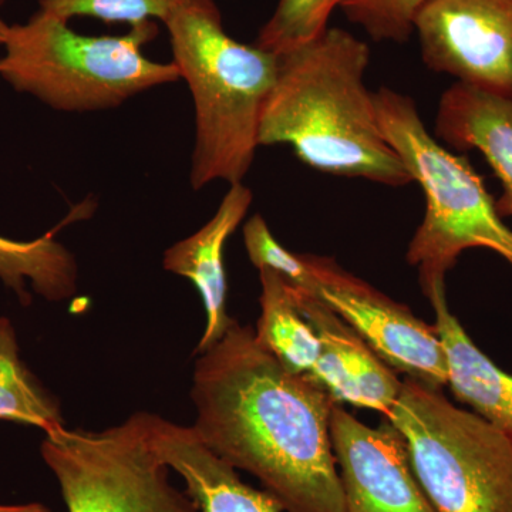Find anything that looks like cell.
I'll return each instance as SVG.
<instances>
[{"instance_id": "cell-5", "label": "cell", "mask_w": 512, "mask_h": 512, "mask_svg": "<svg viewBox=\"0 0 512 512\" xmlns=\"http://www.w3.org/2000/svg\"><path fill=\"white\" fill-rule=\"evenodd\" d=\"M373 97L384 137L426 195V215L406 255L419 269L424 295L446 285L448 271L467 249H488L512 266V229L468 158L431 136L412 97L389 87Z\"/></svg>"}, {"instance_id": "cell-2", "label": "cell", "mask_w": 512, "mask_h": 512, "mask_svg": "<svg viewBox=\"0 0 512 512\" xmlns=\"http://www.w3.org/2000/svg\"><path fill=\"white\" fill-rule=\"evenodd\" d=\"M279 56L259 123V147L285 144L320 173L387 187L414 183L384 137L366 86L370 49L348 30L322 35Z\"/></svg>"}, {"instance_id": "cell-18", "label": "cell", "mask_w": 512, "mask_h": 512, "mask_svg": "<svg viewBox=\"0 0 512 512\" xmlns=\"http://www.w3.org/2000/svg\"><path fill=\"white\" fill-rule=\"evenodd\" d=\"M0 420L39 427L46 434L64 427L59 406L20 360L15 329L6 318H0Z\"/></svg>"}, {"instance_id": "cell-6", "label": "cell", "mask_w": 512, "mask_h": 512, "mask_svg": "<svg viewBox=\"0 0 512 512\" xmlns=\"http://www.w3.org/2000/svg\"><path fill=\"white\" fill-rule=\"evenodd\" d=\"M387 420L437 512H512V440L503 431L412 379Z\"/></svg>"}, {"instance_id": "cell-10", "label": "cell", "mask_w": 512, "mask_h": 512, "mask_svg": "<svg viewBox=\"0 0 512 512\" xmlns=\"http://www.w3.org/2000/svg\"><path fill=\"white\" fill-rule=\"evenodd\" d=\"M330 436L346 512H437L414 473L406 441L389 420L373 429L336 404Z\"/></svg>"}, {"instance_id": "cell-3", "label": "cell", "mask_w": 512, "mask_h": 512, "mask_svg": "<svg viewBox=\"0 0 512 512\" xmlns=\"http://www.w3.org/2000/svg\"><path fill=\"white\" fill-rule=\"evenodd\" d=\"M173 63L194 100L191 187L242 183L258 150L259 123L279 56L232 39L214 0H191L165 20Z\"/></svg>"}, {"instance_id": "cell-24", "label": "cell", "mask_w": 512, "mask_h": 512, "mask_svg": "<svg viewBox=\"0 0 512 512\" xmlns=\"http://www.w3.org/2000/svg\"><path fill=\"white\" fill-rule=\"evenodd\" d=\"M9 26L10 25H8L5 20L0 18V49H2L3 42H5V37L8 35Z\"/></svg>"}, {"instance_id": "cell-22", "label": "cell", "mask_w": 512, "mask_h": 512, "mask_svg": "<svg viewBox=\"0 0 512 512\" xmlns=\"http://www.w3.org/2000/svg\"><path fill=\"white\" fill-rule=\"evenodd\" d=\"M429 0H345L346 18L366 30L375 42L406 43L417 13Z\"/></svg>"}, {"instance_id": "cell-25", "label": "cell", "mask_w": 512, "mask_h": 512, "mask_svg": "<svg viewBox=\"0 0 512 512\" xmlns=\"http://www.w3.org/2000/svg\"><path fill=\"white\" fill-rule=\"evenodd\" d=\"M0 2H2V0H0Z\"/></svg>"}, {"instance_id": "cell-9", "label": "cell", "mask_w": 512, "mask_h": 512, "mask_svg": "<svg viewBox=\"0 0 512 512\" xmlns=\"http://www.w3.org/2000/svg\"><path fill=\"white\" fill-rule=\"evenodd\" d=\"M414 33L430 70L512 100V0H429Z\"/></svg>"}, {"instance_id": "cell-15", "label": "cell", "mask_w": 512, "mask_h": 512, "mask_svg": "<svg viewBox=\"0 0 512 512\" xmlns=\"http://www.w3.org/2000/svg\"><path fill=\"white\" fill-rule=\"evenodd\" d=\"M447 359L451 392L512 440V376L477 348L448 308L446 285L427 293Z\"/></svg>"}, {"instance_id": "cell-7", "label": "cell", "mask_w": 512, "mask_h": 512, "mask_svg": "<svg viewBox=\"0 0 512 512\" xmlns=\"http://www.w3.org/2000/svg\"><path fill=\"white\" fill-rule=\"evenodd\" d=\"M40 450L69 512H198L170 481L150 413L97 433L63 427L46 434Z\"/></svg>"}, {"instance_id": "cell-14", "label": "cell", "mask_w": 512, "mask_h": 512, "mask_svg": "<svg viewBox=\"0 0 512 512\" xmlns=\"http://www.w3.org/2000/svg\"><path fill=\"white\" fill-rule=\"evenodd\" d=\"M434 133L453 150L483 154L503 187L495 208L512 217V100L456 82L441 94Z\"/></svg>"}, {"instance_id": "cell-21", "label": "cell", "mask_w": 512, "mask_h": 512, "mask_svg": "<svg viewBox=\"0 0 512 512\" xmlns=\"http://www.w3.org/2000/svg\"><path fill=\"white\" fill-rule=\"evenodd\" d=\"M244 242L252 264L261 269L275 272L285 279L286 284L303 292L318 291V281L308 254H293L282 247L272 235L262 215L256 214L245 224Z\"/></svg>"}, {"instance_id": "cell-11", "label": "cell", "mask_w": 512, "mask_h": 512, "mask_svg": "<svg viewBox=\"0 0 512 512\" xmlns=\"http://www.w3.org/2000/svg\"><path fill=\"white\" fill-rule=\"evenodd\" d=\"M291 289L320 342L318 360L308 375L336 403L373 410L389 419L403 380L318 295Z\"/></svg>"}, {"instance_id": "cell-13", "label": "cell", "mask_w": 512, "mask_h": 512, "mask_svg": "<svg viewBox=\"0 0 512 512\" xmlns=\"http://www.w3.org/2000/svg\"><path fill=\"white\" fill-rule=\"evenodd\" d=\"M157 453L185 483L198 512H284L266 491L241 480L238 471L207 447L192 427L150 414Z\"/></svg>"}, {"instance_id": "cell-19", "label": "cell", "mask_w": 512, "mask_h": 512, "mask_svg": "<svg viewBox=\"0 0 512 512\" xmlns=\"http://www.w3.org/2000/svg\"><path fill=\"white\" fill-rule=\"evenodd\" d=\"M343 2L345 0H279L255 45L275 55L305 45L329 28L330 15Z\"/></svg>"}, {"instance_id": "cell-12", "label": "cell", "mask_w": 512, "mask_h": 512, "mask_svg": "<svg viewBox=\"0 0 512 512\" xmlns=\"http://www.w3.org/2000/svg\"><path fill=\"white\" fill-rule=\"evenodd\" d=\"M252 191L242 183L229 185L220 207L207 224L191 237L178 241L167 249L164 268L175 275L190 279L204 303V335L195 352H205L220 342L232 318L227 312V274L224 249L229 237L237 231L252 204Z\"/></svg>"}, {"instance_id": "cell-4", "label": "cell", "mask_w": 512, "mask_h": 512, "mask_svg": "<svg viewBox=\"0 0 512 512\" xmlns=\"http://www.w3.org/2000/svg\"><path fill=\"white\" fill-rule=\"evenodd\" d=\"M157 35L154 22L121 36H87L67 20L39 9L10 25L0 57V79L64 113L113 109L153 87L181 79L173 62L148 59L143 46Z\"/></svg>"}, {"instance_id": "cell-16", "label": "cell", "mask_w": 512, "mask_h": 512, "mask_svg": "<svg viewBox=\"0 0 512 512\" xmlns=\"http://www.w3.org/2000/svg\"><path fill=\"white\" fill-rule=\"evenodd\" d=\"M0 279L28 305V288L47 301H63L77 288V265L73 255L53 234L15 241L0 237Z\"/></svg>"}, {"instance_id": "cell-8", "label": "cell", "mask_w": 512, "mask_h": 512, "mask_svg": "<svg viewBox=\"0 0 512 512\" xmlns=\"http://www.w3.org/2000/svg\"><path fill=\"white\" fill-rule=\"evenodd\" d=\"M316 295L393 370L433 389L447 386V359L436 326L326 256L309 255Z\"/></svg>"}, {"instance_id": "cell-1", "label": "cell", "mask_w": 512, "mask_h": 512, "mask_svg": "<svg viewBox=\"0 0 512 512\" xmlns=\"http://www.w3.org/2000/svg\"><path fill=\"white\" fill-rule=\"evenodd\" d=\"M192 429L235 470L254 476L284 512H346L330 436L335 399L286 369L232 320L200 353L192 375Z\"/></svg>"}, {"instance_id": "cell-20", "label": "cell", "mask_w": 512, "mask_h": 512, "mask_svg": "<svg viewBox=\"0 0 512 512\" xmlns=\"http://www.w3.org/2000/svg\"><path fill=\"white\" fill-rule=\"evenodd\" d=\"M191 0H40V9L67 20L90 16L107 23H141L165 20Z\"/></svg>"}, {"instance_id": "cell-23", "label": "cell", "mask_w": 512, "mask_h": 512, "mask_svg": "<svg viewBox=\"0 0 512 512\" xmlns=\"http://www.w3.org/2000/svg\"><path fill=\"white\" fill-rule=\"evenodd\" d=\"M0 512H50V510L40 503L0 504Z\"/></svg>"}, {"instance_id": "cell-17", "label": "cell", "mask_w": 512, "mask_h": 512, "mask_svg": "<svg viewBox=\"0 0 512 512\" xmlns=\"http://www.w3.org/2000/svg\"><path fill=\"white\" fill-rule=\"evenodd\" d=\"M261 316L255 336L293 373L308 375L320 352L318 335L296 305L291 286L275 272L259 271Z\"/></svg>"}]
</instances>
